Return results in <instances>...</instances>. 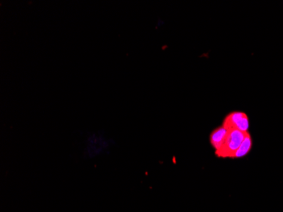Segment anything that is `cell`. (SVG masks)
Here are the masks:
<instances>
[{
  "mask_svg": "<svg viewBox=\"0 0 283 212\" xmlns=\"http://www.w3.org/2000/svg\"><path fill=\"white\" fill-rule=\"evenodd\" d=\"M246 134H247L245 133L238 131V130H234V129L228 130L224 144L221 146L220 149L215 151V155L219 158H222V159H225V158L232 159V157L237 152V149L241 145V143L245 139Z\"/></svg>",
  "mask_w": 283,
  "mask_h": 212,
  "instance_id": "6da1fadb",
  "label": "cell"
},
{
  "mask_svg": "<svg viewBox=\"0 0 283 212\" xmlns=\"http://www.w3.org/2000/svg\"><path fill=\"white\" fill-rule=\"evenodd\" d=\"M222 126L227 130L234 129L248 134L249 129V117L242 111H232L225 116Z\"/></svg>",
  "mask_w": 283,
  "mask_h": 212,
  "instance_id": "7a4b0ae2",
  "label": "cell"
},
{
  "mask_svg": "<svg viewBox=\"0 0 283 212\" xmlns=\"http://www.w3.org/2000/svg\"><path fill=\"white\" fill-rule=\"evenodd\" d=\"M227 133H228V130L224 126H220L211 133V136H210V142L215 151L220 149L221 146L224 144L226 136H227Z\"/></svg>",
  "mask_w": 283,
  "mask_h": 212,
  "instance_id": "3957f363",
  "label": "cell"
},
{
  "mask_svg": "<svg viewBox=\"0 0 283 212\" xmlns=\"http://www.w3.org/2000/svg\"><path fill=\"white\" fill-rule=\"evenodd\" d=\"M252 146H253V141H252L251 136H250V134H247L245 139L241 143V145L237 149V152L235 153L232 159H239L242 157L246 156L251 150Z\"/></svg>",
  "mask_w": 283,
  "mask_h": 212,
  "instance_id": "277c9868",
  "label": "cell"
}]
</instances>
